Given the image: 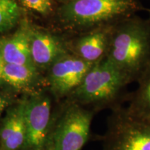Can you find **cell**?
Masks as SVG:
<instances>
[{
	"label": "cell",
	"mask_w": 150,
	"mask_h": 150,
	"mask_svg": "<svg viewBox=\"0 0 150 150\" xmlns=\"http://www.w3.org/2000/svg\"><path fill=\"white\" fill-rule=\"evenodd\" d=\"M131 81L106 58L95 63L70 96L72 102L91 106L94 112L122 106Z\"/></svg>",
	"instance_id": "obj_3"
},
{
	"label": "cell",
	"mask_w": 150,
	"mask_h": 150,
	"mask_svg": "<svg viewBox=\"0 0 150 150\" xmlns=\"http://www.w3.org/2000/svg\"><path fill=\"white\" fill-rule=\"evenodd\" d=\"M38 150H42V149H38ZM47 150H51V149H50H50H47Z\"/></svg>",
	"instance_id": "obj_20"
},
{
	"label": "cell",
	"mask_w": 150,
	"mask_h": 150,
	"mask_svg": "<svg viewBox=\"0 0 150 150\" xmlns=\"http://www.w3.org/2000/svg\"><path fill=\"white\" fill-rule=\"evenodd\" d=\"M136 82L137 88L128 96L129 104L126 108L131 115L150 121V61Z\"/></svg>",
	"instance_id": "obj_12"
},
{
	"label": "cell",
	"mask_w": 150,
	"mask_h": 150,
	"mask_svg": "<svg viewBox=\"0 0 150 150\" xmlns=\"http://www.w3.org/2000/svg\"><path fill=\"white\" fill-rule=\"evenodd\" d=\"M26 8L33 10L42 15H47L53 8V0H21Z\"/></svg>",
	"instance_id": "obj_15"
},
{
	"label": "cell",
	"mask_w": 150,
	"mask_h": 150,
	"mask_svg": "<svg viewBox=\"0 0 150 150\" xmlns=\"http://www.w3.org/2000/svg\"><path fill=\"white\" fill-rule=\"evenodd\" d=\"M148 20H149V23H150V16H149V18H148Z\"/></svg>",
	"instance_id": "obj_19"
},
{
	"label": "cell",
	"mask_w": 150,
	"mask_h": 150,
	"mask_svg": "<svg viewBox=\"0 0 150 150\" xmlns=\"http://www.w3.org/2000/svg\"><path fill=\"white\" fill-rule=\"evenodd\" d=\"M30 50L33 64L51 66L58 59L70 53L67 42L56 35L30 29Z\"/></svg>",
	"instance_id": "obj_9"
},
{
	"label": "cell",
	"mask_w": 150,
	"mask_h": 150,
	"mask_svg": "<svg viewBox=\"0 0 150 150\" xmlns=\"http://www.w3.org/2000/svg\"><path fill=\"white\" fill-rule=\"evenodd\" d=\"M95 112L71 102L56 125L50 149L81 150L89 138Z\"/></svg>",
	"instance_id": "obj_5"
},
{
	"label": "cell",
	"mask_w": 150,
	"mask_h": 150,
	"mask_svg": "<svg viewBox=\"0 0 150 150\" xmlns=\"http://www.w3.org/2000/svg\"><path fill=\"white\" fill-rule=\"evenodd\" d=\"M106 58L131 83L150 61V23L137 15L112 27Z\"/></svg>",
	"instance_id": "obj_1"
},
{
	"label": "cell",
	"mask_w": 150,
	"mask_h": 150,
	"mask_svg": "<svg viewBox=\"0 0 150 150\" xmlns=\"http://www.w3.org/2000/svg\"><path fill=\"white\" fill-rule=\"evenodd\" d=\"M26 144L33 149H42L47 139L51 117V101L47 96H34L24 101Z\"/></svg>",
	"instance_id": "obj_7"
},
{
	"label": "cell",
	"mask_w": 150,
	"mask_h": 150,
	"mask_svg": "<svg viewBox=\"0 0 150 150\" xmlns=\"http://www.w3.org/2000/svg\"><path fill=\"white\" fill-rule=\"evenodd\" d=\"M35 74V66L5 64L1 79L15 88H22L32 81Z\"/></svg>",
	"instance_id": "obj_13"
},
{
	"label": "cell",
	"mask_w": 150,
	"mask_h": 150,
	"mask_svg": "<svg viewBox=\"0 0 150 150\" xmlns=\"http://www.w3.org/2000/svg\"><path fill=\"white\" fill-rule=\"evenodd\" d=\"M1 54L5 64L35 66L30 50V29L21 27L8 39L1 40Z\"/></svg>",
	"instance_id": "obj_11"
},
{
	"label": "cell",
	"mask_w": 150,
	"mask_h": 150,
	"mask_svg": "<svg viewBox=\"0 0 150 150\" xmlns=\"http://www.w3.org/2000/svg\"><path fill=\"white\" fill-rule=\"evenodd\" d=\"M24 102L9 110L0 129V141L3 150H18L26 144L24 115Z\"/></svg>",
	"instance_id": "obj_10"
},
{
	"label": "cell",
	"mask_w": 150,
	"mask_h": 150,
	"mask_svg": "<svg viewBox=\"0 0 150 150\" xmlns=\"http://www.w3.org/2000/svg\"><path fill=\"white\" fill-rule=\"evenodd\" d=\"M59 1H61V2L63 3V4H65V3L69 2V1H73V0H59Z\"/></svg>",
	"instance_id": "obj_18"
},
{
	"label": "cell",
	"mask_w": 150,
	"mask_h": 150,
	"mask_svg": "<svg viewBox=\"0 0 150 150\" xmlns=\"http://www.w3.org/2000/svg\"><path fill=\"white\" fill-rule=\"evenodd\" d=\"M103 150H150V121L131 115L122 106L112 109Z\"/></svg>",
	"instance_id": "obj_4"
},
{
	"label": "cell",
	"mask_w": 150,
	"mask_h": 150,
	"mask_svg": "<svg viewBox=\"0 0 150 150\" xmlns=\"http://www.w3.org/2000/svg\"><path fill=\"white\" fill-rule=\"evenodd\" d=\"M144 10L139 0H73L58 11L65 29L87 32L112 27Z\"/></svg>",
	"instance_id": "obj_2"
},
{
	"label": "cell",
	"mask_w": 150,
	"mask_h": 150,
	"mask_svg": "<svg viewBox=\"0 0 150 150\" xmlns=\"http://www.w3.org/2000/svg\"><path fill=\"white\" fill-rule=\"evenodd\" d=\"M113 26L83 33L73 42L67 43L70 53L93 64L102 61L107 54Z\"/></svg>",
	"instance_id": "obj_8"
},
{
	"label": "cell",
	"mask_w": 150,
	"mask_h": 150,
	"mask_svg": "<svg viewBox=\"0 0 150 150\" xmlns=\"http://www.w3.org/2000/svg\"><path fill=\"white\" fill-rule=\"evenodd\" d=\"M4 62L2 54H1V40H0V80L2 79V72L4 67Z\"/></svg>",
	"instance_id": "obj_16"
},
{
	"label": "cell",
	"mask_w": 150,
	"mask_h": 150,
	"mask_svg": "<svg viewBox=\"0 0 150 150\" xmlns=\"http://www.w3.org/2000/svg\"><path fill=\"white\" fill-rule=\"evenodd\" d=\"M93 65L71 53L62 56L50 66L49 81L52 91L59 97L70 96Z\"/></svg>",
	"instance_id": "obj_6"
},
{
	"label": "cell",
	"mask_w": 150,
	"mask_h": 150,
	"mask_svg": "<svg viewBox=\"0 0 150 150\" xmlns=\"http://www.w3.org/2000/svg\"><path fill=\"white\" fill-rule=\"evenodd\" d=\"M6 99H5V97H4L2 95L0 94V115H1V112H3V110L5 108L6 106Z\"/></svg>",
	"instance_id": "obj_17"
},
{
	"label": "cell",
	"mask_w": 150,
	"mask_h": 150,
	"mask_svg": "<svg viewBox=\"0 0 150 150\" xmlns=\"http://www.w3.org/2000/svg\"><path fill=\"white\" fill-rule=\"evenodd\" d=\"M20 15L16 0H0V32L12 29L18 22Z\"/></svg>",
	"instance_id": "obj_14"
}]
</instances>
